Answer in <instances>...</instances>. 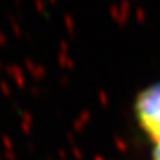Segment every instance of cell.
Wrapping results in <instances>:
<instances>
[{"mask_svg":"<svg viewBox=\"0 0 160 160\" xmlns=\"http://www.w3.org/2000/svg\"><path fill=\"white\" fill-rule=\"evenodd\" d=\"M135 116L142 132L156 142L160 139V83L144 89L135 101Z\"/></svg>","mask_w":160,"mask_h":160,"instance_id":"6da1fadb","label":"cell"},{"mask_svg":"<svg viewBox=\"0 0 160 160\" xmlns=\"http://www.w3.org/2000/svg\"><path fill=\"white\" fill-rule=\"evenodd\" d=\"M153 160H160V139L153 142Z\"/></svg>","mask_w":160,"mask_h":160,"instance_id":"7a4b0ae2","label":"cell"}]
</instances>
